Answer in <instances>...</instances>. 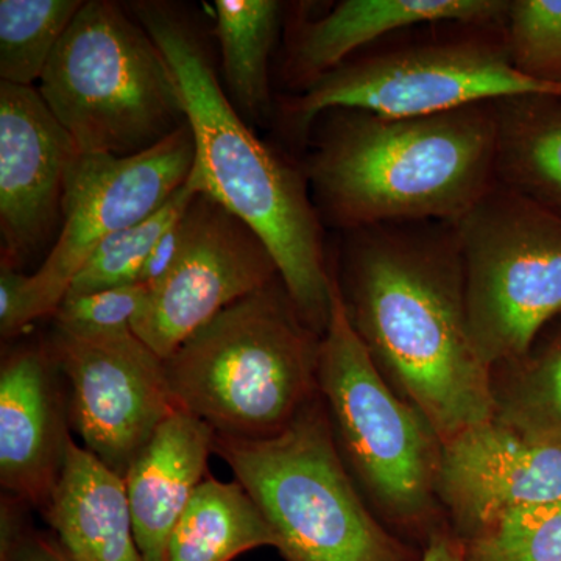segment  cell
Listing matches in <instances>:
<instances>
[{"label":"cell","instance_id":"1","mask_svg":"<svg viewBox=\"0 0 561 561\" xmlns=\"http://www.w3.org/2000/svg\"><path fill=\"white\" fill-rule=\"evenodd\" d=\"M339 290L383 379L443 443L493 420L490 367L472 341L454 221L346 232Z\"/></svg>","mask_w":561,"mask_h":561},{"label":"cell","instance_id":"2","mask_svg":"<svg viewBox=\"0 0 561 561\" xmlns=\"http://www.w3.org/2000/svg\"><path fill=\"white\" fill-rule=\"evenodd\" d=\"M319 119L302 173L321 221L339 230L456 221L496 186L494 102L416 117L331 110Z\"/></svg>","mask_w":561,"mask_h":561},{"label":"cell","instance_id":"3","mask_svg":"<svg viewBox=\"0 0 561 561\" xmlns=\"http://www.w3.org/2000/svg\"><path fill=\"white\" fill-rule=\"evenodd\" d=\"M133 11L179 84L195 140L191 179L260 236L302 320L323 335L331 316L332 271L305 173L276 157L247 127L186 16L160 2L135 3Z\"/></svg>","mask_w":561,"mask_h":561},{"label":"cell","instance_id":"4","mask_svg":"<svg viewBox=\"0 0 561 561\" xmlns=\"http://www.w3.org/2000/svg\"><path fill=\"white\" fill-rule=\"evenodd\" d=\"M321 335L280 278L236 301L164 360L176 408L216 435L265 440L319 397Z\"/></svg>","mask_w":561,"mask_h":561},{"label":"cell","instance_id":"5","mask_svg":"<svg viewBox=\"0 0 561 561\" xmlns=\"http://www.w3.org/2000/svg\"><path fill=\"white\" fill-rule=\"evenodd\" d=\"M319 391L343 463L368 507L387 529L424 549L448 523L437 490L443 440L376 367L351 327L335 271Z\"/></svg>","mask_w":561,"mask_h":561},{"label":"cell","instance_id":"6","mask_svg":"<svg viewBox=\"0 0 561 561\" xmlns=\"http://www.w3.org/2000/svg\"><path fill=\"white\" fill-rule=\"evenodd\" d=\"M231 468L276 535L286 561H421L423 549L387 529L368 507L335 445L321 397L279 435H216Z\"/></svg>","mask_w":561,"mask_h":561},{"label":"cell","instance_id":"7","mask_svg":"<svg viewBox=\"0 0 561 561\" xmlns=\"http://www.w3.org/2000/svg\"><path fill=\"white\" fill-rule=\"evenodd\" d=\"M38 91L80 154L133 157L187 124L160 47L110 0L83 3Z\"/></svg>","mask_w":561,"mask_h":561},{"label":"cell","instance_id":"8","mask_svg":"<svg viewBox=\"0 0 561 561\" xmlns=\"http://www.w3.org/2000/svg\"><path fill=\"white\" fill-rule=\"evenodd\" d=\"M194 161L190 124L133 157L79 154L66 179L60 232L38 271L25 275L0 265L2 337L54 317L102 242L160 209L186 183Z\"/></svg>","mask_w":561,"mask_h":561},{"label":"cell","instance_id":"9","mask_svg":"<svg viewBox=\"0 0 561 561\" xmlns=\"http://www.w3.org/2000/svg\"><path fill=\"white\" fill-rule=\"evenodd\" d=\"M454 227L472 341L491 370L561 313V219L496 184Z\"/></svg>","mask_w":561,"mask_h":561},{"label":"cell","instance_id":"10","mask_svg":"<svg viewBox=\"0 0 561 561\" xmlns=\"http://www.w3.org/2000/svg\"><path fill=\"white\" fill-rule=\"evenodd\" d=\"M560 95V84L530 79L515 68L505 41H446L348 60L284 105L297 133L331 110L389 117L432 116L523 94Z\"/></svg>","mask_w":561,"mask_h":561},{"label":"cell","instance_id":"11","mask_svg":"<svg viewBox=\"0 0 561 561\" xmlns=\"http://www.w3.org/2000/svg\"><path fill=\"white\" fill-rule=\"evenodd\" d=\"M68 387L70 426L83 448L122 479L176 408L164 360L133 330L47 339Z\"/></svg>","mask_w":561,"mask_h":561},{"label":"cell","instance_id":"12","mask_svg":"<svg viewBox=\"0 0 561 561\" xmlns=\"http://www.w3.org/2000/svg\"><path fill=\"white\" fill-rule=\"evenodd\" d=\"M181 247L150 286L133 332L162 360L236 301L279 278L271 250L245 221L198 194L181 219Z\"/></svg>","mask_w":561,"mask_h":561},{"label":"cell","instance_id":"13","mask_svg":"<svg viewBox=\"0 0 561 561\" xmlns=\"http://www.w3.org/2000/svg\"><path fill=\"white\" fill-rule=\"evenodd\" d=\"M38 88L0 81L2 264L21 272L60 231L66 179L79 157Z\"/></svg>","mask_w":561,"mask_h":561},{"label":"cell","instance_id":"14","mask_svg":"<svg viewBox=\"0 0 561 561\" xmlns=\"http://www.w3.org/2000/svg\"><path fill=\"white\" fill-rule=\"evenodd\" d=\"M438 500L461 541L504 513L561 501V445L526 440L497 421L443 443Z\"/></svg>","mask_w":561,"mask_h":561},{"label":"cell","instance_id":"15","mask_svg":"<svg viewBox=\"0 0 561 561\" xmlns=\"http://www.w3.org/2000/svg\"><path fill=\"white\" fill-rule=\"evenodd\" d=\"M65 376L49 342H25L0 365V485L32 511L49 507L72 435Z\"/></svg>","mask_w":561,"mask_h":561},{"label":"cell","instance_id":"16","mask_svg":"<svg viewBox=\"0 0 561 561\" xmlns=\"http://www.w3.org/2000/svg\"><path fill=\"white\" fill-rule=\"evenodd\" d=\"M216 432L175 408L125 474L136 541L146 561H168L173 527L208 476Z\"/></svg>","mask_w":561,"mask_h":561},{"label":"cell","instance_id":"17","mask_svg":"<svg viewBox=\"0 0 561 561\" xmlns=\"http://www.w3.org/2000/svg\"><path fill=\"white\" fill-rule=\"evenodd\" d=\"M508 7L505 0H343L301 25L291 44L289 73L308 88L390 33L435 22L490 24L505 20Z\"/></svg>","mask_w":561,"mask_h":561},{"label":"cell","instance_id":"18","mask_svg":"<svg viewBox=\"0 0 561 561\" xmlns=\"http://www.w3.org/2000/svg\"><path fill=\"white\" fill-rule=\"evenodd\" d=\"M73 561H146L124 479L70 442L61 481L41 513Z\"/></svg>","mask_w":561,"mask_h":561},{"label":"cell","instance_id":"19","mask_svg":"<svg viewBox=\"0 0 561 561\" xmlns=\"http://www.w3.org/2000/svg\"><path fill=\"white\" fill-rule=\"evenodd\" d=\"M497 186L561 219V98L523 94L494 102Z\"/></svg>","mask_w":561,"mask_h":561},{"label":"cell","instance_id":"20","mask_svg":"<svg viewBox=\"0 0 561 561\" xmlns=\"http://www.w3.org/2000/svg\"><path fill=\"white\" fill-rule=\"evenodd\" d=\"M493 420L526 440L561 445V313L516 359L490 370Z\"/></svg>","mask_w":561,"mask_h":561},{"label":"cell","instance_id":"21","mask_svg":"<svg viewBox=\"0 0 561 561\" xmlns=\"http://www.w3.org/2000/svg\"><path fill=\"white\" fill-rule=\"evenodd\" d=\"M260 548L276 549L271 524L241 483L208 474L173 527L168 561H232Z\"/></svg>","mask_w":561,"mask_h":561},{"label":"cell","instance_id":"22","mask_svg":"<svg viewBox=\"0 0 561 561\" xmlns=\"http://www.w3.org/2000/svg\"><path fill=\"white\" fill-rule=\"evenodd\" d=\"M280 3L275 0H217L214 36L221 70L236 110L262 117L271 110L268 62L278 35Z\"/></svg>","mask_w":561,"mask_h":561},{"label":"cell","instance_id":"23","mask_svg":"<svg viewBox=\"0 0 561 561\" xmlns=\"http://www.w3.org/2000/svg\"><path fill=\"white\" fill-rule=\"evenodd\" d=\"M83 3L81 0H2L0 80L18 87H33L39 81Z\"/></svg>","mask_w":561,"mask_h":561},{"label":"cell","instance_id":"24","mask_svg":"<svg viewBox=\"0 0 561 561\" xmlns=\"http://www.w3.org/2000/svg\"><path fill=\"white\" fill-rule=\"evenodd\" d=\"M198 194L202 192L190 175L186 183L160 209L147 219L110 236L77 273L68 295L92 294L138 283L140 268L151 250L165 231L183 217Z\"/></svg>","mask_w":561,"mask_h":561},{"label":"cell","instance_id":"25","mask_svg":"<svg viewBox=\"0 0 561 561\" xmlns=\"http://www.w3.org/2000/svg\"><path fill=\"white\" fill-rule=\"evenodd\" d=\"M463 546L467 561H561V501L513 508Z\"/></svg>","mask_w":561,"mask_h":561},{"label":"cell","instance_id":"26","mask_svg":"<svg viewBox=\"0 0 561 561\" xmlns=\"http://www.w3.org/2000/svg\"><path fill=\"white\" fill-rule=\"evenodd\" d=\"M505 46L515 68L561 87V0H513Z\"/></svg>","mask_w":561,"mask_h":561},{"label":"cell","instance_id":"27","mask_svg":"<svg viewBox=\"0 0 561 561\" xmlns=\"http://www.w3.org/2000/svg\"><path fill=\"white\" fill-rule=\"evenodd\" d=\"M149 295V286L140 283L92 294L68 295L51 319L58 327L77 332L133 330Z\"/></svg>","mask_w":561,"mask_h":561},{"label":"cell","instance_id":"28","mask_svg":"<svg viewBox=\"0 0 561 561\" xmlns=\"http://www.w3.org/2000/svg\"><path fill=\"white\" fill-rule=\"evenodd\" d=\"M27 511L16 497L2 494L0 561H73L54 531L47 534L27 522Z\"/></svg>","mask_w":561,"mask_h":561},{"label":"cell","instance_id":"29","mask_svg":"<svg viewBox=\"0 0 561 561\" xmlns=\"http://www.w3.org/2000/svg\"><path fill=\"white\" fill-rule=\"evenodd\" d=\"M181 219L165 231V234L162 236L157 245H154V249L151 250L149 257H147L142 268H140L138 283L146 284L149 287L153 286L172 267L173 261L176 260V254L180 251L181 236H183Z\"/></svg>","mask_w":561,"mask_h":561},{"label":"cell","instance_id":"30","mask_svg":"<svg viewBox=\"0 0 561 561\" xmlns=\"http://www.w3.org/2000/svg\"><path fill=\"white\" fill-rule=\"evenodd\" d=\"M421 561H467L463 541L457 537L449 523L431 535L423 549Z\"/></svg>","mask_w":561,"mask_h":561}]
</instances>
